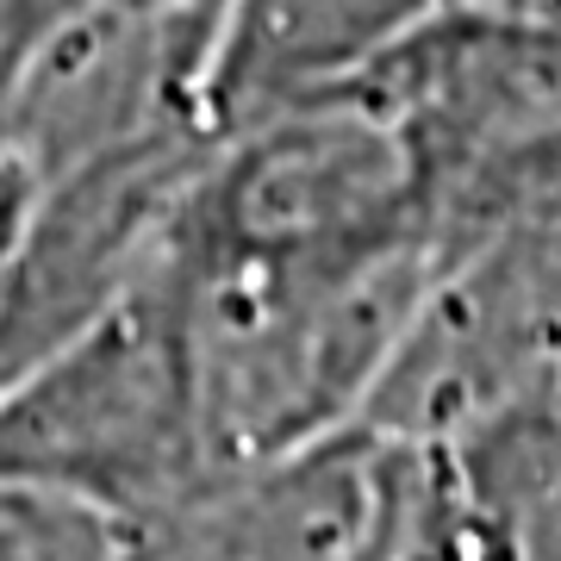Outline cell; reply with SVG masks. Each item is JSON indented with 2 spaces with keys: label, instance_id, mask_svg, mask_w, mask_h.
<instances>
[{
  "label": "cell",
  "instance_id": "1",
  "mask_svg": "<svg viewBox=\"0 0 561 561\" xmlns=\"http://www.w3.org/2000/svg\"><path fill=\"white\" fill-rule=\"evenodd\" d=\"M443 262L431 243L337 256L181 238L169 262L181 350L213 474L362 424L405 312Z\"/></svg>",
  "mask_w": 561,
  "mask_h": 561
},
{
  "label": "cell",
  "instance_id": "2",
  "mask_svg": "<svg viewBox=\"0 0 561 561\" xmlns=\"http://www.w3.org/2000/svg\"><path fill=\"white\" fill-rule=\"evenodd\" d=\"M412 150L437 256L561 213V7L493 0L412 25L356 69Z\"/></svg>",
  "mask_w": 561,
  "mask_h": 561
},
{
  "label": "cell",
  "instance_id": "3",
  "mask_svg": "<svg viewBox=\"0 0 561 561\" xmlns=\"http://www.w3.org/2000/svg\"><path fill=\"white\" fill-rule=\"evenodd\" d=\"M0 474L150 518L213 474L169 268L81 337L0 381Z\"/></svg>",
  "mask_w": 561,
  "mask_h": 561
},
{
  "label": "cell",
  "instance_id": "4",
  "mask_svg": "<svg viewBox=\"0 0 561 561\" xmlns=\"http://www.w3.org/2000/svg\"><path fill=\"white\" fill-rule=\"evenodd\" d=\"M125 561H449L443 461L350 424L125 524Z\"/></svg>",
  "mask_w": 561,
  "mask_h": 561
},
{
  "label": "cell",
  "instance_id": "5",
  "mask_svg": "<svg viewBox=\"0 0 561 561\" xmlns=\"http://www.w3.org/2000/svg\"><path fill=\"white\" fill-rule=\"evenodd\" d=\"M213 144L219 125L187 119L32 181L0 268V381L119 312L175 262Z\"/></svg>",
  "mask_w": 561,
  "mask_h": 561
},
{
  "label": "cell",
  "instance_id": "6",
  "mask_svg": "<svg viewBox=\"0 0 561 561\" xmlns=\"http://www.w3.org/2000/svg\"><path fill=\"white\" fill-rule=\"evenodd\" d=\"M561 393V256L549 225L461 250L424 280L362 424L449 449Z\"/></svg>",
  "mask_w": 561,
  "mask_h": 561
},
{
  "label": "cell",
  "instance_id": "7",
  "mask_svg": "<svg viewBox=\"0 0 561 561\" xmlns=\"http://www.w3.org/2000/svg\"><path fill=\"white\" fill-rule=\"evenodd\" d=\"M219 20L157 0H69L20 32L0 76V144L38 181L113 144L213 119Z\"/></svg>",
  "mask_w": 561,
  "mask_h": 561
},
{
  "label": "cell",
  "instance_id": "8",
  "mask_svg": "<svg viewBox=\"0 0 561 561\" xmlns=\"http://www.w3.org/2000/svg\"><path fill=\"white\" fill-rule=\"evenodd\" d=\"M449 7L493 0H231L219 32V94L231 106H275L331 88Z\"/></svg>",
  "mask_w": 561,
  "mask_h": 561
},
{
  "label": "cell",
  "instance_id": "9",
  "mask_svg": "<svg viewBox=\"0 0 561 561\" xmlns=\"http://www.w3.org/2000/svg\"><path fill=\"white\" fill-rule=\"evenodd\" d=\"M449 561H561V393L437 449Z\"/></svg>",
  "mask_w": 561,
  "mask_h": 561
},
{
  "label": "cell",
  "instance_id": "10",
  "mask_svg": "<svg viewBox=\"0 0 561 561\" xmlns=\"http://www.w3.org/2000/svg\"><path fill=\"white\" fill-rule=\"evenodd\" d=\"M0 561H125V524L57 486L0 474Z\"/></svg>",
  "mask_w": 561,
  "mask_h": 561
},
{
  "label": "cell",
  "instance_id": "11",
  "mask_svg": "<svg viewBox=\"0 0 561 561\" xmlns=\"http://www.w3.org/2000/svg\"><path fill=\"white\" fill-rule=\"evenodd\" d=\"M7 57H13V0H0V76H7Z\"/></svg>",
  "mask_w": 561,
  "mask_h": 561
},
{
  "label": "cell",
  "instance_id": "12",
  "mask_svg": "<svg viewBox=\"0 0 561 561\" xmlns=\"http://www.w3.org/2000/svg\"><path fill=\"white\" fill-rule=\"evenodd\" d=\"M549 243H556V256H561V213L549 219Z\"/></svg>",
  "mask_w": 561,
  "mask_h": 561
},
{
  "label": "cell",
  "instance_id": "13",
  "mask_svg": "<svg viewBox=\"0 0 561 561\" xmlns=\"http://www.w3.org/2000/svg\"><path fill=\"white\" fill-rule=\"evenodd\" d=\"M556 7H561V0H556Z\"/></svg>",
  "mask_w": 561,
  "mask_h": 561
}]
</instances>
